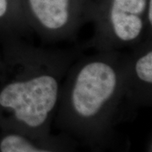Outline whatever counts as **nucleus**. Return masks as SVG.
<instances>
[{"label":"nucleus","instance_id":"nucleus-7","mask_svg":"<svg viewBox=\"0 0 152 152\" xmlns=\"http://www.w3.org/2000/svg\"><path fill=\"white\" fill-rule=\"evenodd\" d=\"M0 152H54L38 148L27 137L21 134L12 133L0 140Z\"/></svg>","mask_w":152,"mask_h":152},{"label":"nucleus","instance_id":"nucleus-3","mask_svg":"<svg viewBox=\"0 0 152 152\" xmlns=\"http://www.w3.org/2000/svg\"><path fill=\"white\" fill-rule=\"evenodd\" d=\"M150 0H94L91 22L92 37L88 47L95 51H122L139 43L147 34Z\"/></svg>","mask_w":152,"mask_h":152},{"label":"nucleus","instance_id":"nucleus-1","mask_svg":"<svg viewBox=\"0 0 152 152\" xmlns=\"http://www.w3.org/2000/svg\"><path fill=\"white\" fill-rule=\"evenodd\" d=\"M78 57L74 50L43 48L5 37L0 113L26 129H42L57 110L64 80Z\"/></svg>","mask_w":152,"mask_h":152},{"label":"nucleus","instance_id":"nucleus-6","mask_svg":"<svg viewBox=\"0 0 152 152\" xmlns=\"http://www.w3.org/2000/svg\"><path fill=\"white\" fill-rule=\"evenodd\" d=\"M0 30L4 37H19L29 31L23 0H0Z\"/></svg>","mask_w":152,"mask_h":152},{"label":"nucleus","instance_id":"nucleus-2","mask_svg":"<svg viewBox=\"0 0 152 152\" xmlns=\"http://www.w3.org/2000/svg\"><path fill=\"white\" fill-rule=\"evenodd\" d=\"M123 64L122 51L78 57L64 80L57 109L80 122L104 119L125 100Z\"/></svg>","mask_w":152,"mask_h":152},{"label":"nucleus","instance_id":"nucleus-8","mask_svg":"<svg viewBox=\"0 0 152 152\" xmlns=\"http://www.w3.org/2000/svg\"><path fill=\"white\" fill-rule=\"evenodd\" d=\"M1 64H2V60L0 59V67H1Z\"/></svg>","mask_w":152,"mask_h":152},{"label":"nucleus","instance_id":"nucleus-4","mask_svg":"<svg viewBox=\"0 0 152 152\" xmlns=\"http://www.w3.org/2000/svg\"><path fill=\"white\" fill-rule=\"evenodd\" d=\"M94 0H23L30 31L48 42L74 37L91 22Z\"/></svg>","mask_w":152,"mask_h":152},{"label":"nucleus","instance_id":"nucleus-5","mask_svg":"<svg viewBox=\"0 0 152 152\" xmlns=\"http://www.w3.org/2000/svg\"><path fill=\"white\" fill-rule=\"evenodd\" d=\"M123 80L125 100L151 104L152 99V37H145L124 53Z\"/></svg>","mask_w":152,"mask_h":152}]
</instances>
